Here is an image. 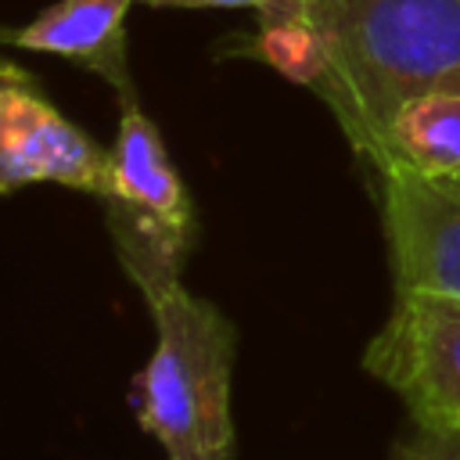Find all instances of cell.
I'll return each mask as SVG.
<instances>
[{"instance_id": "277c9868", "label": "cell", "mask_w": 460, "mask_h": 460, "mask_svg": "<svg viewBox=\"0 0 460 460\" xmlns=\"http://www.w3.org/2000/svg\"><path fill=\"white\" fill-rule=\"evenodd\" d=\"M363 370L402 399L413 424L460 428V298L395 295Z\"/></svg>"}, {"instance_id": "5b68a950", "label": "cell", "mask_w": 460, "mask_h": 460, "mask_svg": "<svg viewBox=\"0 0 460 460\" xmlns=\"http://www.w3.org/2000/svg\"><path fill=\"white\" fill-rule=\"evenodd\" d=\"M395 295L460 298V172L374 165Z\"/></svg>"}, {"instance_id": "9c48e42d", "label": "cell", "mask_w": 460, "mask_h": 460, "mask_svg": "<svg viewBox=\"0 0 460 460\" xmlns=\"http://www.w3.org/2000/svg\"><path fill=\"white\" fill-rule=\"evenodd\" d=\"M255 58L273 65L280 75L291 83H302L316 90L331 68V40L320 22L309 14H277V18H259V36H255Z\"/></svg>"}, {"instance_id": "4fadbf2b", "label": "cell", "mask_w": 460, "mask_h": 460, "mask_svg": "<svg viewBox=\"0 0 460 460\" xmlns=\"http://www.w3.org/2000/svg\"><path fill=\"white\" fill-rule=\"evenodd\" d=\"M22 75H29L25 68H18V65H11V61H4L0 58V79H22Z\"/></svg>"}, {"instance_id": "7c38bea8", "label": "cell", "mask_w": 460, "mask_h": 460, "mask_svg": "<svg viewBox=\"0 0 460 460\" xmlns=\"http://www.w3.org/2000/svg\"><path fill=\"white\" fill-rule=\"evenodd\" d=\"M334 7H338V0H309V11H313V18L327 29L331 25V18H334Z\"/></svg>"}, {"instance_id": "7a4b0ae2", "label": "cell", "mask_w": 460, "mask_h": 460, "mask_svg": "<svg viewBox=\"0 0 460 460\" xmlns=\"http://www.w3.org/2000/svg\"><path fill=\"white\" fill-rule=\"evenodd\" d=\"M155 349L137 377V420L165 460H234L237 327L183 280L147 298Z\"/></svg>"}, {"instance_id": "30bf717a", "label": "cell", "mask_w": 460, "mask_h": 460, "mask_svg": "<svg viewBox=\"0 0 460 460\" xmlns=\"http://www.w3.org/2000/svg\"><path fill=\"white\" fill-rule=\"evenodd\" d=\"M392 460H460V428L413 424L392 446Z\"/></svg>"}, {"instance_id": "52a82bcc", "label": "cell", "mask_w": 460, "mask_h": 460, "mask_svg": "<svg viewBox=\"0 0 460 460\" xmlns=\"http://www.w3.org/2000/svg\"><path fill=\"white\" fill-rule=\"evenodd\" d=\"M140 0H54L32 22L0 29V43L58 54L97 72L115 97L137 93L126 58V14Z\"/></svg>"}, {"instance_id": "6da1fadb", "label": "cell", "mask_w": 460, "mask_h": 460, "mask_svg": "<svg viewBox=\"0 0 460 460\" xmlns=\"http://www.w3.org/2000/svg\"><path fill=\"white\" fill-rule=\"evenodd\" d=\"M331 68L316 93L359 158L417 93L460 90V0H338Z\"/></svg>"}, {"instance_id": "8992f818", "label": "cell", "mask_w": 460, "mask_h": 460, "mask_svg": "<svg viewBox=\"0 0 460 460\" xmlns=\"http://www.w3.org/2000/svg\"><path fill=\"white\" fill-rule=\"evenodd\" d=\"M29 183L104 198L111 190V151L65 119L29 75L0 79V194Z\"/></svg>"}, {"instance_id": "ba28073f", "label": "cell", "mask_w": 460, "mask_h": 460, "mask_svg": "<svg viewBox=\"0 0 460 460\" xmlns=\"http://www.w3.org/2000/svg\"><path fill=\"white\" fill-rule=\"evenodd\" d=\"M385 162L420 172H460V90H428L399 104L370 169Z\"/></svg>"}, {"instance_id": "8fae6325", "label": "cell", "mask_w": 460, "mask_h": 460, "mask_svg": "<svg viewBox=\"0 0 460 460\" xmlns=\"http://www.w3.org/2000/svg\"><path fill=\"white\" fill-rule=\"evenodd\" d=\"M151 7H252L259 18H277V14H309V0H140ZM316 22V18H313Z\"/></svg>"}, {"instance_id": "3957f363", "label": "cell", "mask_w": 460, "mask_h": 460, "mask_svg": "<svg viewBox=\"0 0 460 460\" xmlns=\"http://www.w3.org/2000/svg\"><path fill=\"white\" fill-rule=\"evenodd\" d=\"M115 259L144 302L183 277L198 244V216L155 119L137 93L119 97L111 190L101 198Z\"/></svg>"}]
</instances>
